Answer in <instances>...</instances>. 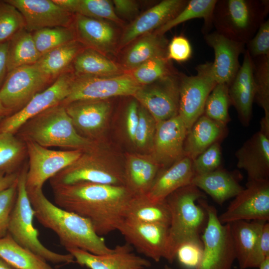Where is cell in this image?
Returning <instances> with one entry per match:
<instances>
[{
	"instance_id": "4dcf8cb0",
	"label": "cell",
	"mask_w": 269,
	"mask_h": 269,
	"mask_svg": "<svg viewBox=\"0 0 269 269\" xmlns=\"http://www.w3.org/2000/svg\"><path fill=\"white\" fill-rule=\"evenodd\" d=\"M191 183L208 194L219 205L236 197L244 188L230 173L220 168L194 176Z\"/></svg>"
},
{
	"instance_id": "4316f807",
	"label": "cell",
	"mask_w": 269,
	"mask_h": 269,
	"mask_svg": "<svg viewBox=\"0 0 269 269\" xmlns=\"http://www.w3.org/2000/svg\"><path fill=\"white\" fill-rule=\"evenodd\" d=\"M167 39L154 31L134 40L126 47L119 64L130 72L148 60L167 56Z\"/></svg>"
},
{
	"instance_id": "5bb4252c",
	"label": "cell",
	"mask_w": 269,
	"mask_h": 269,
	"mask_svg": "<svg viewBox=\"0 0 269 269\" xmlns=\"http://www.w3.org/2000/svg\"><path fill=\"white\" fill-rule=\"evenodd\" d=\"M180 73L141 86L133 96L156 123L178 115Z\"/></svg>"
},
{
	"instance_id": "44dd1931",
	"label": "cell",
	"mask_w": 269,
	"mask_h": 269,
	"mask_svg": "<svg viewBox=\"0 0 269 269\" xmlns=\"http://www.w3.org/2000/svg\"><path fill=\"white\" fill-rule=\"evenodd\" d=\"M73 24L76 39L85 47L93 49L108 57L119 51L120 37L114 23L75 14Z\"/></svg>"
},
{
	"instance_id": "ee69618b",
	"label": "cell",
	"mask_w": 269,
	"mask_h": 269,
	"mask_svg": "<svg viewBox=\"0 0 269 269\" xmlns=\"http://www.w3.org/2000/svg\"><path fill=\"white\" fill-rule=\"evenodd\" d=\"M24 26L20 12L6 0H0V43L8 40Z\"/></svg>"
},
{
	"instance_id": "277c9868",
	"label": "cell",
	"mask_w": 269,
	"mask_h": 269,
	"mask_svg": "<svg viewBox=\"0 0 269 269\" xmlns=\"http://www.w3.org/2000/svg\"><path fill=\"white\" fill-rule=\"evenodd\" d=\"M15 135L24 142L33 141L47 148L54 146L84 150L97 142L78 133L65 107L61 104L28 120Z\"/></svg>"
},
{
	"instance_id": "2e32d148",
	"label": "cell",
	"mask_w": 269,
	"mask_h": 269,
	"mask_svg": "<svg viewBox=\"0 0 269 269\" xmlns=\"http://www.w3.org/2000/svg\"><path fill=\"white\" fill-rule=\"evenodd\" d=\"M168 227L125 218L117 229L127 243L156 262L165 254Z\"/></svg>"
},
{
	"instance_id": "8fae6325",
	"label": "cell",
	"mask_w": 269,
	"mask_h": 269,
	"mask_svg": "<svg viewBox=\"0 0 269 269\" xmlns=\"http://www.w3.org/2000/svg\"><path fill=\"white\" fill-rule=\"evenodd\" d=\"M212 66V62L208 61L196 67L195 75L180 73L178 115L187 131L203 114L207 98L217 83Z\"/></svg>"
},
{
	"instance_id": "7dc6e473",
	"label": "cell",
	"mask_w": 269,
	"mask_h": 269,
	"mask_svg": "<svg viewBox=\"0 0 269 269\" xmlns=\"http://www.w3.org/2000/svg\"><path fill=\"white\" fill-rule=\"evenodd\" d=\"M17 181L0 192V238L8 233L10 216L17 195Z\"/></svg>"
},
{
	"instance_id": "7c38bea8",
	"label": "cell",
	"mask_w": 269,
	"mask_h": 269,
	"mask_svg": "<svg viewBox=\"0 0 269 269\" xmlns=\"http://www.w3.org/2000/svg\"><path fill=\"white\" fill-rule=\"evenodd\" d=\"M28 158L27 189L42 188L45 182L75 162L83 150L49 149L34 142H24Z\"/></svg>"
},
{
	"instance_id": "5b68a950",
	"label": "cell",
	"mask_w": 269,
	"mask_h": 269,
	"mask_svg": "<svg viewBox=\"0 0 269 269\" xmlns=\"http://www.w3.org/2000/svg\"><path fill=\"white\" fill-rule=\"evenodd\" d=\"M269 11L268 0H217L213 16L216 31L246 44Z\"/></svg>"
},
{
	"instance_id": "8992f818",
	"label": "cell",
	"mask_w": 269,
	"mask_h": 269,
	"mask_svg": "<svg viewBox=\"0 0 269 269\" xmlns=\"http://www.w3.org/2000/svg\"><path fill=\"white\" fill-rule=\"evenodd\" d=\"M28 164H24L19 171L17 181V195L11 211L8 234L21 246L27 249L47 262L55 264L75 263L72 255L53 252L44 246L39 240L38 232L33 225L34 211L29 200L26 177Z\"/></svg>"
},
{
	"instance_id": "603a6c76",
	"label": "cell",
	"mask_w": 269,
	"mask_h": 269,
	"mask_svg": "<svg viewBox=\"0 0 269 269\" xmlns=\"http://www.w3.org/2000/svg\"><path fill=\"white\" fill-rule=\"evenodd\" d=\"M65 249L75 263L89 269H144L151 266L148 260L135 254L127 243L116 246L111 253L104 255H95L74 247Z\"/></svg>"
},
{
	"instance_id": "816d5d0a",
	"label": "cell",
	"mask_w": 269,
	"mask_h": 269,
	"mask_svg": "<svg viewBox=\"0 0 269 269\" xmlns=\"http://www.w3.org/2000/svg\"><path fill=\"white\" fill-rule=\"evenodd\" d=\"M112 2L116 14L121 19L124 18L132 21L139 15V6L136 1L113 0Z\"/></svg>"
},
{
	"instance_id": "11a10c76",
	"label": "cell",
	"mask_w": 269,
	"mask_h": 269,
	"mask_svg": "<svg viewBox=\"0 0 269 269\" xmlns=\"http://www.w3.org/2000/svg\"><path fill=\"white\" fill-rule=\"evenodd\" d=\"M8 44V40L0 43V89L8 73L7 68Z\"/></svg>"
},
{
	"instance_id": "7402d4cb",
	"label": "cell",
	"mask_w": 269,
	"mask_h": 269,
	"mask_svg": "<svg viewBox=\"0 0 269 269\" xmlns=\"http://www.w3.org/2000/svg\"><path fill=\"white\" fill-rule=\"evenodd\" d=\"M65 110L78 133L97 141L108 120L111 103L107 100H81L65 105Z\"/></svg>"
},
{
	"instance_id": "7bdbcfd3",
	"label": "cell",
	"mask_w": 269,
	"mask_h": 269,
	"mask_svg": "<svg viewBox=\"0 0 269 269\" xmlns=\"http://www.w3.org/2000/svg\"><path fill=\"white\" fill-rule=\"evenodd\" d=\"M32 36L41 55L55 48L77 40L74 28L71 27L45 28L34 31Z\"/></svg>"
},
{
	"instance_id": "d4e9b609",
	"label": "cell",
	"mask_w": 269,
	"mask_h": 269,
	"mask_svg": "<svg viewBox=\"0 0 269 269\" xmlns=\"http://www.w3.org/2000/svg\"><path fill=\"white\" fill-rule=\"evenodd\" d=\"M230 104L236 109L242 124L248 126L252 116L255 87L253 78V60L246 49L242 65L229 85Z\"/></svg>"
},
{
	"instance_id": "9f6ffc18",
	"label": "cell",
	"mask_w": 269,
	"mask_h": 269,
	"mask_svg": "<svg viewBox=\"0 0 269 269\" xmlns=\"http://www.w3.org/2000/svg\"><path fill=\"white\" fill-rule=\"evenodd\" d=\"M19 171L12 173L0 172V192L9 188L17 181Z\"/></svg>"
},
{
	"instance_id": "6f0895ef",
	"label": "cell",
	"mask_w": 269,
	"mask_h": 269,
	"mask_svg": "<svg viewBox=\"0 0 269 269\" xmlns=\"http://www.w3.org/2000/svg\"><path fill=\"white\" fill-rule=\"evenodd\" d=\"M11 114L10 112L3 106L0 101V118L1 119Z\"/></svg>"
},
{
	"instance_id": "94428289",
	"label": "cell",
	"mask_w": 269,
	"mask_h": 269,
	"mask_svg": "<svg viewBox=\"0 0 269 269\" xmlns=\"http://www.w3.org/2000/svg\"><path fill=\"white\" fill-rule=\"evenodd\" d=\"M162 269H173L167 265H165Z\"/></svg>"
},
{
	"instance_id": "74e56055",
	"label": "cell",
	"mask_w": 269,
	"mask_h": 269,
	"mask_svg": "<svg viewBox=\"0 0 269 269\" xmlns=\"http://www.w3.org/2000/svg\"><path fill=\"white\" fill-rule=\"evenodd\" d=\"M85 47L75 40L42 54L36 63L46 74L53 78L63 73Z\"/></svg>"
},
{
	"instance_id": "52a82bcc",
	"label": "cell",
	"mask_w": 269,
	"mask_h": 269,
	"mask_svg": "<svg viewBox=\"0 0 269 269\" xmlns=\"http://www.w3.org/2000/svg\"><path fill=\"white\" fill-rule=\"evenodd\" d=\"M49 182L51 186L81 182L125 186L124 168L106 153L97 141L83 150L72 164L50 178Z\"/></svg>"
},
{
	"instance_id": "f35d334b",
	"label": "cell",
	"mask_w": 269,
	"mask_h": 269,
	"mask_svg": "<svg viewBox=\"0 0 269 269\" xmlns=\"http://www.w3.org/2000/svg\"><path fill=\"white\" fill-rule=\"evenodd\" d=\"M27 156L25 143L15 134L0 133V172H18Z\"/></svg>"
},
{
	"instance_id": "c3c4849f",
	"label": "cell",
	"mask_w": 269,
	"mask_h": 269,
	"mask_svg": "<svg viewBox=\"0 0 269 269\" xmlns=\"http://www.w3.org/2000/svg\"><path fill=\"white\" fill-rule=\"evenodd\" d=\"M252 58L269 55V19L260 25L253 38L246 44Z\"/></svg>"
},
{
	"instance_id": "484cf974",
	"label": "cell",
	"mask_w": 269,
	"mask_h": 269,
	"mask_svg": "<svg viewBox=\"0 0 269 269\" xmlns=\"http://www.w3.org/2000/svg\"><path fill=\"white\" fill-rule=\"evenodd\" d=\"M194 176L192 160L184 156L159 171L146 195L152 201H164L176 190L191 184Z\"/></svg>"
},
{
	"instance_id": "bcb514c9",
	"label": "cell",
	"mask_w": 269,
	"mask_h": 269,
	"mask_svg": "<svg viewBox=\"0 0 269 269\" xmlns=\"http://www.w3.org/2000/svg\"><path fill=\"white\" fill-rule=\"evenodd\" d=\"M222 153L219 142L214 143L192 160L194 176L214 171L221 163Z\"/></svg>"
},
{
	"instance_id": "7a4b0ae2",
	"label": "cell",
	"mask_w": 269,
	"mask_h": 269,
	"mask_svg": "<svg viewBox=\"0 0 269 269\" xmlns=\"http://www.w3.org/2000/svg\"><path fill=\"white\" fill-rule=\"evenodd\" d=\"M26 190L35 217L57 235L65 248H77L95 255L112 251L88 220L52 203L45 196L42 188Z\"/></svg>"
},
{
	"instance_id": "30bf717a",
	"label": "cell",
	"mask_w": 269,
	"mask_h": 269,
	"mask_svg": "<svg viewBox=\"0 0 269 269\" xmlns=\"http://www.w3.org/2000/svg\"><path fill=\"white\" fill-rule=\"evenodd\" d=\"M52 79L36 63L16 68L7 73L0 89V101L12 114L48 87Z\"/></svg>"
},
{
	"instance_id": "60d3db41",
	"label": "cell",
	"mask_w": 269,
	"mask_h": 269,
	"mask_svg": "<svg viewBox=\"0 0 269 269\" xmlns=\"http://www.w3.org/2000/svg\"><path fill=\"white\" fill-rule=\"evenodd\" d=\"M130 73L139 85L144 86L178 72L173 67L171 60L164 56L150 59Z\"/></svg>"
},
{
	"instance_id": "e0dca14e",
	"label": "cell",
	"mask_w": 269,
	"mask_h": 269,
	"mask_svg": "<svg viewBox=\"0 0 269 269\" xmlns=\"http://www.w3.org/2000/svg\"><path fill=\"white\" fill-rule=\"evenodd\" d=\"M189 0H163L151 7L124 27L118 50L138 37L152 32L175 17Z\"/></svg>"
},
{
	"instance_id": "681fc988",
	"label": "cell",
	"mask_w": 269,
	"mask_h": 269,
	"mask_svg": "<svg viewBox=\"0 0 269 269\" xmlns=\"http://www.w3.org/2000/svg\"><path fill=\"white\" fill-rule=\"evenodd\" d=\"M192 54V48L188 39L183 35L175 36L168 42L167 58L178 62L188 60Z\"/></svg>"
},
{
	"instance_id": "cb8c5ba5",
	"label": "cell",
	"mask_w": 269,
	"mask_h": 269,
	"mask_svg": "<svg viewBox=\"0 0 269 269\" xmlns=\"http://www.w3.org/2000/svg\"><path fill=\"white\" fill-rule=\"evenodd\" d=\"M207 44L214 52L212 72L217 83L229 85L238 72L241 54H244L246 44L234 41L215 31L204 34Z\"/></svg>"
},
{
	"instance_id": "680465c9",
	"label": "cell",
	"mask_w": 269,
	"mask_h": 269,
	"mask_svg": "<svg viewBox=\"0 0 269 269\" xmlns=\"http://www.w3.org/2000/svg\"><path fill=\"white\" fill-rule=\"evenodd\" d=\"M0 269H16L0 257Z\"/></svg>"
},
{
	"instance_id": "f907efd6",
	"label": "cell",
	"mask_w": 269,
	"mask_h": 269,
	"mask_svg": "<svg viewBox=\"0 0 269 269\" xmlns=\"http://www.w3.org/2000/svg\"><path fill=\"white\" fill-rule=\"evenodd\" d=\"M203 245L195 243H186L177 250L176 258L184 267L196 269L202 258Z\"/></svg>"
},
{
	"instance_id": "836d02e7",
	"label": "cell",
	"mask_w": 269,
	"mask_h": 269,
	"mask_svg": "<svg viewBox=\"0 0 269 269\" xmlns=\"http://www.w3.org/2000/svg\"><path fill=\"white\" fill-rule=\"evenodd\" d=\"M60 7L72 14L105 20L120 26L125 22L116 14L112 1L109 0H53Z\"/></svg>"
},
{
	"instance_id": "83f0119b",
	"label": "cell",
	"mask_w": 269,
	"mask_h": 269,
	"mask_svg": "<svg viewBox=\"0 0 269 269\" xmlns=\"http://www.w3.org/2000/svg\"><path fill=\"white\" fill-rule=\"evenodd\" d=\"M266 222L268 221L241 220L230 223L236 260L240 269L256 268L257 245Z\"/></svg>"
},
{
	"instance_id": "4fadbf2b",
	"label": "cell",
	"mask_w": 269,
	"mask_h": 269,
	"mask_svg": "<svg viewBox=\"0 0 269 269\" xmlns=\"http://www.w3.org/2000/svg\"><path fill=\"white\" fill-rule=\"evenodd\" d=\"M74 74L63 72L46 89L35 95L18 111L0 119V133L15 134L29 119L61 104L69 94Z\"/></svg>"
},
{
	"instance_id": "db71d44e",
	"label": "cell",
	"mask_w": 269,
	"mask_h": 269,
	"mask_svg": "<svg viewBox=\"0 0 269 269\" xmlns=\"http://www.w3.org/2000/svg\"><path fill=\"white\" fill-rule=\"evenodd\" d=\"M269 257V223L266 222L263 226L257 243L255 255L256 268Z\"/></svg>"
},
{
	"instance_id": "91938a15",
	"label": "cell",
	"mask_w": 269,
	"mask_h": 269,
	"mask_svg": "<svg viewBox=\"0 0 269 269\" xmlns=\"http://www.w3.org/2000/svg\"><path fill=\"white\" fill-rule=\"evenodd\" d=\"M259 269H269V257L265 258L260 264Z\"/></svg>"
},
{
	"instance_id": "1f68e13d",
	"label": "cell",
	"mask_w": 269,
	"mask_h": 269,
	"mask_svg": "<svg viewBox=\"0 0 269 269\" xmlns=\"http://www.w3.org/2000/svg\"><path fill=\"white\" fill-rule=\"evenodd\" d=\"M74 75L112 76L126 72L119 63L93 49L85 47L73 61Z\"/></svg>"
},
{
	"instance_id": "9a60e30c",
	"label": "cell",
	"mask_w": 269,
	"mask_h": 269,
	"mask_svg": "<svg viewBox=\"0 0 269 269\" xmlns=\"http://www.w3.org/2000/svg\"><path fill=\"white\" fill-rule=\"evenodd\" d=\"M218 216L223 224L238 221L269 220V179L249 181Z\"/></svg>"
},
{
	"instance_id": "ac0fdd59",
	"label": "cell",
	"mask_w": 269,
	"mask_h": 269,
	"mask_svg": "<svg viewBox=\"0 0 269 269\" xmlns=\"http://www.w3.org/2000/svg\"><path fill=\"white\" fill-rule=\"evenodd\" d=\"M187 132L179 115L156 123L150 155L161 167L169 166L185 156Z\"/></svg>"
},
{
	"instance_id": "ab89813d",
	"label": "cell",
	"mask_w": 269,
	"mask_h": 269,
	"mask_svg": "<svg viewBox=\"0 0 269 269\" xmlns=\"http://www.w3.org/2000/svg\"><path fill=\"white\" fill-rule=\"evenodd\" d=\"M252 60L255 101L264 110L263 118L269 124V55L252 58Z\"/></svg>"
},
{
	"instance_id": "d6a6232c",
	"label": "cell",
	"mask_w": 269,
	"mask_h": 269,
	"mask_svg": "<svg viewBox=\"0 0 269 269\" xmlns=\"http://www.w3.org/2000/svg\"><path fill=\"white\" fill-rule=\"evenodd\" d=\"M125 218L169 227L170 212L166 199L154 202L144 194L132 198L127 208Z\"/></svg>"
},
{
	"instance_id": "e575fe53",
	"label": "cell",
	"mask_w": 269,
	"mask_h": 269,
	"mask_svg": "<svg viewBox=\"0 0 269 269\" xmlns=\"http://www.w3.org/2000/svg\"><path fill=\"white\" fill-rule=\"evenodd\" d=\"M41 56L35 46L32 34L23 28L8 40L7 72L21 66L35 64Z\"/></svg>"
},
{
	"instance_id": "3957f363",
	"label": "cell",
	"mask_w": 269,
	"mask_h": 269,
	"mask_svg": "<svg viewBox=\"0 0 269 269\" xmlns=\"http://www.w3.org/2000/svg\"><path fill=\"white\" fill-rule=\"evenodd\" d=\"M205 197L203 192L191 183L176 190L166 201L170 212V222L164 259L172 263L178 248L186 243L202 245L200 233L207 222L204 209L196 201Z\"/></svg>"
},
{
	"instance_id": "8d00e7d4",
	"label": "cell",
	"mask_w": 269,
	"mask_h": 269,
	"mask_svg": "<svg viewBox=\"0 0 269 269\" xmlns=\"http://www.w3.org/2000/svg\"><path fill=\"white\" fill-rule=\"evenodd\" d=\"M217 0H189L186 6L173 19L154 31L161 35L177 25L186 21L202 18L204 24L202 29L204 34L209 32L213 26V11Z\"/></svg>"
},
{
	"instance_id": "f5cc1de1",
	"label": "cell",
	"mask_w": 269,
	"mask_h": 269,
	"mask_svg": "<svg viewBox=\"0 0 269 269\" xmlns=\"http://www.w3.org/2000/svg\"><path fill=\"white\" fill-rule=\"evenodd\" d=\"M138 102L131 101L127 108L126 113V128L128 136L133 142L135 133L139 122Z\"/></svg>"
},
{
	"instance_id": "d6986e66",
	"label": "cell",
	"mask_w": 269,
	"mask_h": 269,
	"mask_svg": "<svg viewBox=\"0 0 269 269\" xmlns=\"http://www.w3.org/2000/svg\"><path fill=\"white\" fill-rule=\"evenodd\" d=\"M21 13L24 28L29 32L56 26L71 27L73 14L53 0H6Z\"/></svg>"
},
{
	"instance_id": "b9f144b4",
	"label": "cell",
	"mask_w": 269,
	"mask_h": 269,
	"mask_svg": "<svg viewBox=\"0 0 269 269\" xmlns=\"http://www.w3.org/2000/svg\"><path fill=\"white\" fill-rule=\"evenodd\" d=\"M228 88L226 84L217 83L207 98L203 112L208 118L225 126L231 120Z\"/></svg>"
},
{
	"instance_id": "6da1fadb",
	"label": "cell",
	"mask_w": 269,
	"mask_h": 269,
	"mask_svg": "<svg viewBox=\"0 0 269 269\" xmlns=\"http://www.w3.org/2000/svg\"><path fill=\"white\" fill-rule=\"evenodd\" d=\"M51 188L56 205L88 220L100 236L117 230L133 197L123 185L81 182Z\"/></svg>"
},
{
	"instance_id": "f1b7e54d",
	"label": "cell",
	"mask_w": 269,
	"mask_h": 269,
	"mask_svg": "<svg viewBox=\"0 0 269 269\" xmlns=\"http://www.w3.org/2000/svg\"><path fill=\"white\" fill-rule=\"evenodd\" d=\"M160 167L150 154L129 155L124 168L125 186L133 196L146 194L158 174Z\"/></svg>"
},
{
	"instance_id": "f6af8a7d",
	"label": "cell",
	"mask_w": 269,
	"mask_h": 269,
	"mask_svg": "<svg viewBox=\"0 0 269 269\" xmlns=\"http://www.w3.org/2000/svg\"><path fill=\"white\" fill-rule=\"evenodd\" d=\"M138 113L139 122L133 142L139 148H147L150 151L152 146L156 123L149 112L139 104Z\"/></svg>"
},
{
	"instance_id": "d590c367",
	"label": "cell",
	"mask_w": 269,
	"mask_h": 269,
	"mask_svg": "<svg viewBox=\"0 0 269 269\" xmlns=\"http://www.w3.org/2000/svg\"><path fill=\"white\" fill-rule=\"evenodd\" d=\"M0 257L16 269H53L46 261L18 244L8 233L0 238Z\"/></svg>"
},
{
	"instance_id": "9c48e42d",
	"label": "cell",
	"mask_w": 269,
	"mask_h": 269,
	"mask_svg": "<svg viewBox=\"0 0 269 269\" xmlns=\"http://www.w3.org/2000/svg\"><path fill=\"white\" fill-rule=\"evenodd\" d=\"M140 86L130 72L112 76L74 75L69 94L61 104L81 100H106L118 96L133 97Z\"/></svg>"
},
{
	"instance_id": "ffe728a7",
	"label": "cell",
	"mask_w": 269,
	"mask_h": 269,
	"mask_svg": "<svg viewBox=\"0 0 269 269\" xmlns=\"http://www.w3.org/2000/svg\"><path fill=\"white\" fill-rule=\"evenodd\" d=\"M260 130L235 153L237 167L246 171L248 181L269 179V125L261 121Z\"/></svg>"
},
{
	"instance_id": "f546056e",
	"label": "cell",
	"mask_w": 269,
	"mask_h": 269,
	"mask_svg": "<svg viewBox=\"0 0 269 269\" xmlns=\"http://www.w3.org/2000/svg\"><path fill=\"white\" fill-rule=\"evenodd\" d=\"M227 133V126L201 115L187 131L184 144V155L192 160L214 143L220 142Z\"/></svg>"
},
{
	"instance_id": "ba28073f",
	"label": "cell",
	"mask_w": 269,
	"mask_h": 269,
	"mask_svg": "<svg viewBox=\"0 0 269 269\" xmlns=\"http://www.w3.org/2000/svg\"><path fill=\"white\" fill-rule=\"evenodd\" d=\"M207 214V222L201 235L202 255L196 269H231L236 259L230 224L219 220L217 211L204 199L199 200Z\"/></svg>"
}]
</instances>
